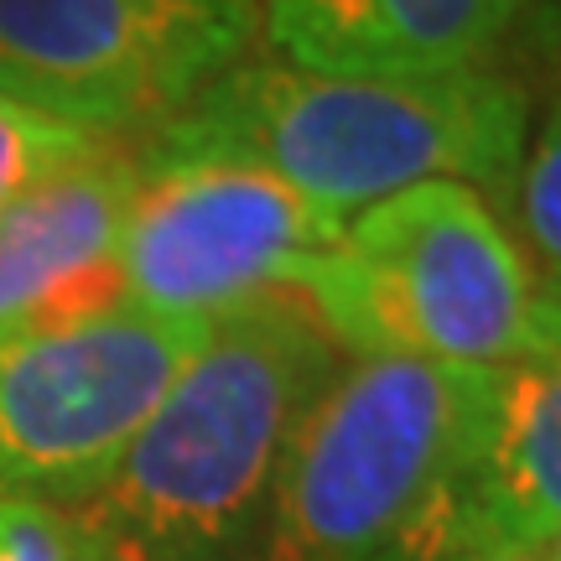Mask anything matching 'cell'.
I'll use <instances>...</instances> for the list:
<instances>
[{
	"instance_id": "cell-1",
	"label": "cell",
	"mask_w": 561,
	"mask_h": 561,
	"mask_svg": "<svg viewBox=\"0 0 561 561\" xmlns=\"http://www.w3.org/2000/svg\"><path fill=\"white\" fill-rule=\"evenodd\" d=\"M343 364L291 291L229 307L68 515L104 561H250L286 447Z\"/></svg>"
},
{
	"instance_id": "cell-2",
	"label": "cell",
	"mask_w": 561,
	"mask_h": 561,
	"mask_svg": "<svg viewBox=\"0 0 561 561\" xmlns=\"http://www.w3.org/2000/svg\"><path fill=\"white\" fill-rule=\"evenodd\" d=\"M530 89L473 68L442 79H354L280 58H240L136 140V157H214L261 167L301 198L354 219L421 182H462L510 198L525 157Z\"/></svg>"
},
{
	"instance_id": "cell-3",
	"label": "cell",
	"mask_w": 561,
	"mask_h": 561,
	"mask_svg": "<svg viewBox=\"0 0 561 561\" xmlns=\"http://www.w3.org/2000/svg\"><path fill=\"white\" fill-rule=\"evenodd\" d=\"M500 369L348 359L286 447L250 561H442Z\"/></svg>"
},
{
	"instance_id": "cell-4",
	"label": "cell",
	"mask_w": 561,
	"mask_h": 561,
	"mask_svg": "<svg viewBox=\"0 0 561 561\" xmlns=\"http://www.w3.org/2000/svg\"><path fill=\"white\" fill-rule=\"evenodd\" d=\"M291 297L343 359L504 364L536 354L551 301L479 187L421 182L359 208L343 240L297 271Z\"/></svg>"
},
{
	"instance_id": "cell-5",
	"label": "cell",
	"mask_w": 561,
	"mask_h": 561,
	"mask_svg": "<svg viewBox=\"0 0 561 561\" xmlns=\"http://www.w3.org/2000/svg\"><path fill=\"white\" fill-rule=\"evenodd\" d=\"M255 42V0H0V94L136 146Z\"/></svg>"
},
{
	"instance_id": "cell-6",
	"label": "cell",
	"mask_w": 561,
	"mask_h": 561,
	"mask_svg": "<svg viewBox=\"0 0 561 561\" xmlns=\"http://www.w3.org/2000/svg\"><path fill=\"white\" fill-rule=\"evenodd\" d=\"M208 328L125 301L94 318L0 328V504L89 500Z\"/></svg>"
},
{
	"instance_id": "cell-7",
	"label": "cell",
	"mask_w": 561,
	"mask_h": 561,
	"mask_svg": "<svg viewBox=\"0 0 561 561\" xmlns=\"http://www.w3.org/2000/svg\"><path fill=\"white\" fill-rule=\"evenodd\" d=\"M140 182L121 229V301L157 318H219L291 291L348 219L280 178L214 157H136Z\"/></svg>"
},
{
	"instance_id": "cell-8",
	"label": "cell",
	"mask_w": 561,
	"mask_h": 561,
	"mask_svg": "<svg viewBox=\"0 0 561 561\" xmlns=\"http://www.w3.org/2000/svg\"><path fill=\"white\" fill-rule=\"evenodd\" d=\"M136 182V146L110 140L0 208V328L121 307L115 255Z\"/></svg>"
},
{
	"instance_id": "cell-9",
	"label": "cell",
	"mask_w": 561,
	"mask_h": 561,
	"mask_svg": "<svg viewBox=\"0 0 561 561\" xmlns=\"http://www.w3.org/2000/svg\"><path fill=\"white\" fill-rule=\"evenodd\" d=\"M561 530V307L546 343L500 369V401L479 458L458 483L442 561L541 557Z\"/></svg>"
},
{
	"instance_id": "cell-10",
	"label": "cell",
	"mask_w": 561,
	"mask_h": 561,
	"mask_svg": "<svg viewBox=\"0 0 561 561\" xmlns=\"http://www.w3.org/2000/svg\"><path fill=\"white\" fill-rule=\"evenodd\" d=\"M530 0H265L280 62L354 79H442L494 68Z\"/></svg>"
},
{
	"instance_id": "cell-11",
	"label": "cell",
	"mask_w": 561,
	"mask_h": 561,
	"mask_svg": "<svg viewBox=\"0 0 561 561\" xmlns=\"http://www.w3.org/2000/svg\"><path fill=\"white\" fill-rule=\"evenodd\" d=\"M515 214H520L530 271L546 301L561 307V11L546 32L541 94H530V125H525V157L515 178Z\"/></svg>"
},
{
	"instance_id": "cell-12",
	"label": "cell",
	"mask_w": 561,
	"mask_h": 561,
	"mask_svg": "<svg viewBox=\"0 0 561 561\" xmlns=\"http://www.w3.org/2000/svg\"><path fill=\"white\" fill-rule=\"evenodd\" d=\"M100 146H110V140L94 130H79V125H62L53 115H37V110L0 94V208H11L26 187H37L42 178L73 167Z\"/></svg>"
},
{
	"instance_id": "cell-13",
	"label": "cell",
	"mask_w": 561,
	"mask_h": 561,
	"mask_svg": "<svg viewBox=\"0 0 561 561\" xmlns=\"http://www.w3.org/2000/svg\"><path fill=\"white\" fill-rule=\"evenodd\" d=\"M0 561H104L83 525L58 504H0Z\"/></svg>"
},
{
	"instance_id": "cell-14",
	"label": "cell",
	"mask_w": 561,
	"mask_h": 561,
	"mask_svg": "<svg viewBox=\"0 0 561 561\" xmlns=\"http://www.w3.org/2000/svg\"><path fill=\"white\" fill-rule=\"evenodd\" d=\"M536 561H561V530H557V536H551V541L541 546V557H536Z\"/></svg>"
},
{
	"instance_id": "cell-15",
	"label": "cell",
	"mask_w": 561,
	"mask_h": 561,
	"mask_svg": "<svg viewBox=\"0 0 561 561\" xmlns=\"http://www.w3.org/2000/svg\"><path fill=\"white\" fill-rule=\"evenodd\" d=\"M510 561H536V557H510Z\"/></svg>"
}]
</instances>
